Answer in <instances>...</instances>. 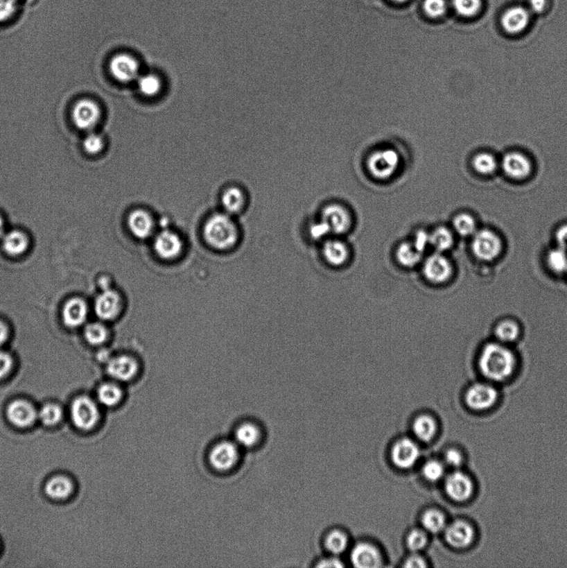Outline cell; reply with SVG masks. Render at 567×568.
Listing matches in <instances>:
<instances>
[{
	"label": "cell",
	"mask_w": 567,
	"mask_h": 568,
	"mask_svg": "<svg viewBox=\"0 0 567 568\" xmlns=\"http://www.w3.org/2000/svg\"><path fill=\"white\" fill-rule=\"evenodd\" d=\"M412 430L419 440L427 442L431 441L435 437L437 426L432 417L421 415L415 420Z\"/></svg>",
	"instance_id": "d6a6232c"
},
{
	"label": "cell",
	"mask_w": 567,
	"mask_h": 568,
	"mask_svg": "<svg viewBox=\"0 0 567 568\" xmlns=\"http://www.w3.org/2000/svg\"><path fill=\"white\" fill-rule=\"evenodd\" d=\"M139 370V364L130 356H121L107 361V373L119 381H129L134 378Z\"/></svg>",
	"instance_id": "ac0fdd59"
},
{
	"label": "cell",
	"mask_w": 567,
	"mask_h": 568,
	"mask_svg": "<svg viewBox=\"0 0 567 568\" xmlns=\"http://www.w3.org/2000/svg\"><path fill=\"white\" fill-rule=\"evenodd\" d=\"M393 1L397 2V3H403V2H406L407 0H393Z\"/></svg>",
	"instance_id": "94428289"
},
{
	"label": "cell",
	"mask_w": 567,
	"mask_h": 568,
	"mask_svg": "<svg viewBox=\"0 0 567 568\" xmlns=\"http://www.w3.org/2000/svg\"><path fill=\"white\" fill-rule=\"evenodd\" d=\"M8 419L17 427L26 428L35 423L37 413L31 404L24 400H15L8 405Z\"/></svg>",
	"instance_id": "e0dca14e"
},
{
	"label": "cell",
	"mask_w": 567,
	"mask_h": 568,
	"mask_svg": "<svg viewBox=\"0 0 567 568\" xmlns=\"http://www.w3.org/2000/svg\"><path fill=\"white\" fill-rule=\"evenodd\" d=\"M424 253L415 248L411 241H403L396 249L395 257L400 265L412 268L423 261Z\"/></svg>",
	"instance_id": "484cf974"
},
{
	"label": "cell",
	"mask_w": 567,
	"mask_h": 568,
	"mask_svg": "<svg viewBox=\"0 0 567 568\" xmlns=\"http://www.w3.org/2000/svg\"><path fill=\"white\" fill-rule=\"evenodd\" d=\"M424 277L428 282L441 285L448 282L453 274V266L445 253L435 252L423 261Z\"/></svg>",
	"instance_id": "277c9868"
},
{
	"label": "cell",
	"mask_w": 567,
	"mask_h": 568,
	"mask_svg": "<svg viewBox=\"0 0 567 568\" xmlns=\"http://www.w3.org/2000/svg\"><path fill=\"white\" fill-rule=\"evenodd\" d=\"M391 455L395 466L399 469L408 470L419 461L420 451L414 441L410 438H402L396 442Z\"/></svg>",
	"instance_id": "9a60e30c"
},
{
	"label": "cell",
	"mask_w": 567,
	"mask_h": 568,
	"mask_svg": "<svg viewBox=\"0 0 567 568\" xmlns=\"http://www.w3.org/2000/svg\"><path fill=\"white\" fill-rule=\"evenodd\" d=\"M222 203L225 211L229 215L239 213L245 207V196L238 187H229L222 196Z\"/></svg>",
	"instance_id": "4316f807"
},
{
	"label": "cell",
	"mask_w": 567,
	"mask_h": 568,
	"mask_svg": "<svg viewBox=\"0 0 567 568\" xmlns=\"http://www.w3.org/2000/svg\"><path fill=\"white\" fill-rule=\"evenodd\" d=\"M45 492L53 499H64L72 494L73 484L64 476H56L46 483Z\"/></svg>",
	"instance_id": "83f0119b"
},
{
	"label": "cell",
	"mask_w": 567,
	"mask_h": 568,
	"mask_svg": "<svg viewBox=\"0 0 567 568\" xmlns=\"http://www.w3.org/2000/svg\"><path fill=\"white\" fill-rule=\"evenodd\" d=\"M503 241L498 233L491 229L478 230L472 236L471 250L479 261H494L503 252Z\"/></svg>",
	"instance_id": "3957f363"
},
{
	"label": "cell",
	"mask_w": 567,
	"mask_h": 568,
	"mask_svg": "<svg viewBox=\"0 0 567 568\" xmlns=\"http://www.w3.org/2000/svg\"><path fill=\"white\" fill-rule=\"evenodd\" d=\"M473 166L477 173L482 175H491L497 171L498 162L493 154L480 153L473 157Z\"/></svg>",
	"instance_id": "e575fe53"
},
{
	"label": "cell",
	"mask_w": 567,
	"mask_h": 568,
	"mask_svg": "<svg viewBox=\"0 0 567 568\" xmlns=\"http://www.w3.org/2000/svg\"><path fill=\"white\" fill-rule=\"evenodd\" d=\"M529 8L534 14H541L548 7V0H528Z\"/></svg>",
	"instance_id": "816d5d0a"
},
{
	"label": "cell",
	"mask_w": 567,
	"mask_h": 568,
	"mask_svg": "<svg viewBox=\"0 0 567 568\" xmlns=\"http://www.w3.org/2000/svg\"><path fill=\"white\" fill-rule=\"evenodd\" d=\"M85 334L87 341L94 345L103 344L107 337L106 327L100 323H93L87 325Z\"/></svg>",
	"instance_id": "b9f144b4"
},
{
	"label": "cell",
	"mask_w": 567,
	"mask_h": 568,
	"mask_svg": "<svg viewBox=\"0 0 567 568\" xmlns=\"http://www.w3.org/2000/svg\"><path fill=\"white\" fill-rule=\"evenodd\" d=\"M322 253L328 264L335 267L345 265L350 257L349 246L340 239H329L325 241Z\"/></svg>",
	"instance_id": "7402d4cb"
},
{
	"label": "cell",
	"mask_w": 567,
	"mask_h": 568,
	"mask_svg": "<svg viewBox=\"0 0 567 568\" xmlns=\"http://www.w3.org/2000/svg\"><path fill=\"white\" fill-rule=\"evenodd\" d=\"M110 70L112 76L123 83L137 81L141 75L139 60L132 54L126 53L116 54L112 58Z\"/></svg>",
	"instance_id": "8992f818"
},
{
	"label": "cell",
	"mask_w": 567,
	"mask_h": 568,
	"mask_svg": "<svg viewBox=\"0 0 567 568\" xmlns=\"http://www.w3.org/2000/svg\"><path fill=\"white\" fill-rule=\"evenodd\" d=\"M503 171L508 178L514 180H524L532 173V162L527 156L520 152H510L501 161Z\"/></svg>",
	"instance_id": "30bf717a"
},
{
	"label": "cell",
	"mask_w": 567,
	"mask_h": 568,
	"mask_svg": "<svg viewBox=\"0 0 567 568\" xmlns=\"http://www.w3.org/2000/svg\"><path fill=\"white\" fill-rule=\"evenodd\" d=\"M108 285H110V282H108L106 278H103L100 281V286L103 288V291L110 289Z\"/></svg>",
	"instance_id": "680465c9"
},
{
	"label": "cell",
	"mask_w": 567,
	"mask_h": 568,
	"mask_svg": "<svg viewBox=\"0 0 567 568\" xmlns=\"http://www.w3.org/2000/svg\"><path fill=\"white\" fill-rule=\"evenodd\" d=\"M203 236L211 248L226 250L238 241L239 233L234 221L227 213H216L208 218L203 228Z\"/></svg>",
	"instance_id": "7a4b0ae2"
},
{
	"label": "cell",
	"mask_w": 567,
	"mask_h": 568,
	"mask_svg": "<svg viewBox=\"0 0 567 568\" xmlns=\"http://www.w3.org/2000/svg\"><path fill=\"white\" fill-rule=\"evenodd\" d=\"M378 155L373 157L372 161L374 168L375 166L381 165V174L379 176H386L387 174V170L385 166L389 169L390 171L393 170V168H395L396 164L398 162V157L396 156V153L391 152V151H385L377 153Z\"/></svg>",
	"instance_id": "7bdbcfd3"
},
{
	"label": "cell",
	"mask_w": 567,
	"mask_h": 568,
	"mask_svg": "<svg viewBox=\"0 0 567 568\" xmlns=\"http://www.w3.org/2000/svg\"><path fill=\"white\" fill-rule=\"evenodd\" d=\"M351 562L353 565L360 568H376L381 565V556L374 546L361 542L352 550Z\"/></svg>",
	"instance_id": "44dd1931"
},
{
	"label": "cell",
	"mask_w": 567,
	"mask_h": 568,
	"mask_svg": "<svg viewBox=\"0 0 567 568\" xmlns=\"http://www.w3.org/2000/svg\"><path fill=\"white\" fill-rule=\"evenodd\" d=\"M182 241L177 235L169 230L162 231L154 241V250L158 257L166 261H172L180 256L182 252Z\"/></svg>",
	"instance_id": "5bb4252c"
},
{
	"label": "cell",
	"mask_w": 567,
	"mask_h": 568,
	"mask_svg": "<svg viewBox=\"0 0 567 568\" xmlns=\"http://www.w3.org/2000/svg\"><path fill=\"white\" fill-rule=\"evenodd\" d=\"M547 263L553 273H567V249L557 246L550 250L547 255Z\"/></svg>",
	"instance_id": "836d02e7"
},
{
	"label": "cell",
	"mask_w": 567,
	"mask_h": 568,
	"mask_svg": "<svg viewBox=\"0 0 567 568\" xmlns=\"http://www.w3.org/2000/svg\"><path fill=\"white\" fill-rule=\"evenodd\" d=\"M424 8L431 18H440L447 12L448 4L446 0H425Z\"/></svg>",
	"instance_id": "bcb514c9"
},
{
	"label": "cell",
	"mask_w": 567,
	"mask_h": 568,
	"mask_svg": "<svg viewBox=\"0 0 567 568\" xmlns=\"http://www.w3.org/2000/svg\"><path fill=\"white\" fill-rule=\"evenodd\" d=\"M326 549L333 554H341L344 553L348 546L347 537L345 534L338 531H333L329 534L325 541Z\"/></svg>",
	"instance_id": "ab89813d"
},
{
	"label": "cell",
	"mask_w": 567,
	"mask_h": 568,
	"mask_svg": "<svg viewBox=\"0 0 567 568\" xmlns=\"http://www.w3.org/2000/svg\"><path fill=\"white\" fill-rule=\"evenodd\" d=\"M319 567H343L344 565L337 558H328L321 561Z\"/></svg>",
	"instance_id": "9f6ffc18"
},
{
	"label": "cell",
	"mask_w": 567,
	"mask_h": 568,
	"mask_svg": "<svg viewBox=\"0 0 567 568\" xmlns=\"http://www.w3.org/2000/svg\"><path fill=\"white\" fill-rule=\"evenodd\" d=\"M33 0H0V23L11 19L23 7L30 6Z\"/></svg>",
	"instance_id": "8d00e7d4"
},
{
	"label": "cell",
	"mask_w": 567,
	"mask_h": 568,
	"mask_svg": "<svg viewBox=\"0 0 567 568\" xmlns=\"http://www.w3.org/2000/svg\"><path fill=\"white\" fill-rule=\"evenodd\" d=\"M422 524L425 529L433 533H437L446 528V519L443 513L437 510H428L422 517Z\"/></svg>",
	"instance_id": "74e56055"
},
{
	"label": "cell",
	"mask_w": 567,
	"mask_h": 568,
	"mask_svg": "<svg viewBox=\"0 0 567 568\" xmlns=\"http://www.w3.org/2000/svg\"><path fill=\"white\" fill-rule=\"evenodd\" d=\"M556 239L558 246L567 249V224L561 225V227L557 230Z\"/></svg>",
	"instance_id": "db71d44e"
},
{
	"label": "cell",
	"mask_w": 567,
	"mask_h": 568,
	"mask_svg": "<svg viewBox=\"0 0 567 568\" xmlns=\"http://www.w3.org/2000/svg\"><path fill=\"white\" fill-rule=\"evenodd\" d=\"M62 415V409L58 405L53 404H45L37 413L42 423L52 426L60 422Z\"/></svg>",
	"instance_id": "60d3db41"
},
{
	"label": "cell",
	"mask_w": 567,
	"mask_h": 568,
	"mask_svg": "<svg viewBox=\"0 0 567 568\" xmlns=\"http://www.w3.org/2000/svg\"><path fill=\"white\" fill-rule=\"evenodd\" d=\"M446 492L456 502H465L473 496L474 485L468 474L460 471L453 472L446 480Z\"/></svg>",
	"instance_id": "7c38bea8"
},
{
	"label": "cell",
	"mask_w": 567,
	"mask_h": 568,
	"mask_svg": "<svg viewBox=\"0 0 567 568\" xmlns=\"http://www.w3.org/2000/svg\"><path fill=\"white\" fill-rule=\"evenodd\" d=\"M72 118L75 126L78 129L91 132L99 123L101 110L98 103L93 100L82 99L75 104Z\"/></svg>",
	"instance_id": "ba28073f"
},
{
	"label": "cell",
	"mask_w": 567,
	"mask_h": 568,
	"mask_svg": "<svg viewBox=\"0 0 567 568\" xmlns=\"http://www.w3.org/2000/svg\"><path fill=\"white\" fill-rule=\"evenodd\" d=\"M426 562L422 558L419 556H412L408 558L405 563H404L405 567H426Z\"/></svg>",
	"instance_id": "11a10c76"
},
{
	"label": "cell",
	"mask_w": 567,
	"mask_h": 568,
	"mask_svg": "<svg viewBox=\"0 0 567 568\" xmlns=\"http://www.w3.org/2000/svg\"><path fill=\"white\" fill-rule=\"evenodd\" d=\"M411 242L419 252L424 253L430 246V232L419 230L415 234Z\"/></svg>",
	"instance_id": "c3c4849f"
},
{
	"label": "cell",
	"mask_w": 567,
	"mask_h": 568,
	"mask_svg": "<svg viewBox=\"0 0 567 568\" xmlns=\"http://www.w3.org/2000/svg\"><path fill=\"white\" fill-rule=\"evenodd\" d=\"M521 327L518 321L506 318L498 321L495 325L494 336L500 343L508 345L518 340Z\"/></svg>",
	"instance_id": "cb8c5ba5"
},
{
	"label": "cell",
	"mask_w": 567,
	"mask_h": 568,
	"mask_svg": "<svg viewBox=\"0 0 567 568\" xmlns=\"http://www.w3.org/2000/svg\"><path fill=\"white\" fill-rule=\"evenodd\" d=\"M128 225L132 235L139 239L145 240L152 236L155 223L151 214L141 209L133 211L128 216Z\"/></svg>",
	"instance_id": "d6986e66"
},
{
	"label": "cell",
	"mask_w": 567,
	"mask_h": 568,
	"mask_svg": "<svg viewBox=\"0 0 567 568\" xmlns=\"http://www.w3.org/2000/svg\"><path fill=\"white\" fill-rule=\"evenodd\" d=\"M3 230H4L3 221L2 219V217L0 216V237L3 236Z\"/></svg>",
	"instance_id": "91938a15"
},
{
	"label": "cell",
	"mask_w": 567,
	"mask_h": 568,
	"mask_svg": "<svg viewBox=\"0 0 567 568\" xmlns=\"http://www.w3.org/2000/svg\"><path fill=\"white\" fill-rule=\"evenodd\" d=\"M141 94L147 98H154L161 93L162 82L157 75L152 73L141 74L136 81Z\"/></svg>",
	"instance_id": "1f68e13d"
},
{
	"label": "cell",
	"mask_w": 567,
	"mask_h": 568,
	"mask_svg": "<svg viewBox=\"0 0 567 568\" xmlns=\"http://www.w3.org/2000/svg\"><path fill=\"white\" fill-rule=\"evenodd\" d=\"M87 307L82 300L75 298L69 300L62 311V318L67 327L74 328L81 325L87 318Z\"/></svg>",
	"instance_id": "603a6c76"
},
{
	"label": "cell",
	"mask_w": 567,
	"mask_h": 568,
	"mask_svg": "<svg viewBox=\"0 0 567 568\" xmlns=\"http://www.w3.org/2000/svg\"><path fill=\"white\" fill-rule=\"evenodd\" d=\"M444 530L446 541L454 549H466L473 544L475 537L474 529L465 521L453 522Z\"/></svg>",
	"instance_id": "2e32d148"
},
{
	"label": "cell",
	"mask_w": 567,
	"mask_h": 568,
	"mask_svg": "<svg viewBox=\"0 0 567 568\" xmlns=\"http://www.w3.org/2000/svg\"><path fill=\"white\" fill-rule=\"evenodd\" d=\"M121 310V299L116 292L104 290L95 300L96 314L102 320L114 319Z\"/></svg>",
	"instance_id": "ffe728a7"
},
{
	"label": "cell",
	"mask_w": 567,
	"mask_h": 568,
	"mask_svg": "<svg viewBox=\"0 0 567 568\" xmlns=\"http://www.w3.org/2000/svg\"><path fill=\"white\" fill-rule=\"evenodd\" d=\"M423 474L428 481H439L444 475V467L439 461H428L423 467Z\"/></svg>",
	"instance_id": "f6af8a7d"
},
{
	"label": "cell",
	"mask_w": 567,
	"mask_h": 568,
	"mask_svg": "<svg viewBox=\"0 0 567 568\" xmlns=\"http://www.w3.org/2000/svg\"><path fill=\"white\" fill-rule=\"evenodd\" d=\"M123 393L121 388L114 384H103L98 388V398L103 405L107 407L115 406L122 399Z\"/></svg>",
	"instance_id": "d590c367"
},
{
	"label": "cell",
	"mask_w": 567,
	"mask_h": 568,
	"mask_svg": "<svg viewBox=\"0 0 567 568\" xmlns=\"http://www.w3.org/2000/svg\"><path fill=\"white\" fill-rule=\"evenodd\" d=\"M454 10L464 18L477 16L482 7V0H453Z\"/></svg>",
	"instance_id": "f35d334b"
},
{
	"label": "cell",
	"mask_w": 567,
	"mask_h": 568,
	"mask_svg": "<svg viewBox=\"0 0 567 568\" xmlns=\"http://www.w3.org/2000/svg\"><path fill=\"white\" fill-rule=\"evenodd\" d=\"M321 221L326 225L329 232L335 235H342L349 232L352 225L351 216L348 210L340 205H331L325 208Z\"/></svg>",
	"instance_id": "4fadbf2b"
},
{
	"label": "cell",
	"mask_w": 567,
	"mask_h": 568,
	"mask_svg": "<svg viewBox=\"0 0 567 568\" xmlns=\"http://www.w3.org/2000/svg\"><path fill=\"white\" fill-rule=\"evenodd\" d=\"M8 337V329L2 321H0V346L6 341Z\"/></svg>",
	"instance_id": "6f0895ef"
},
{
	"label": "cell",
	"mask_w": 567,
	"mask_h": 568,
	"mask_svg": "<svg viewBox=\"0 0 567 568\" xmlns=\"http://www.w3.org/2000/svg\"><path fill=\"white\" fill-rule=\"evenodd\" d=\"M516 357L507 345L496 341L483 346L478 356V368L491 382H503L514 373Z\"/></svg>",
	"instance_id": "6da1fadb"
},
{
	"label": "cell",
	"mask_w": 567,
	"mask_h": 568,
	"mask_svg": "<svg viewBox=\"0 0 567 568\" xmlns=\"http://www.w3.org/2000/svg\"><path fill=\"white\" fill-rule=\"evenodd\" d=\"M260 438L259 428L251 423L241 424L235 432L236 444L245 447V448H251V447L255 446L260 440Z\"/></svg>",
	"instance_id": "f546056e"
},
{
	"label": "cell",
	"mask_w": 567,
	"mask_h": 568,
	"mask_svg": "<svg viewBox=\"0 0 567 568\" xmlns=\"http://www.w3.org/2000/svg\"><path fill=\"white\" fill-rule=\"evenodd\" d=\"M478 223L474 216L462 212L454 216L453 231L462 237H472L478 231Z\"/></svg>",
	"instance_id": "4dcf8cb0"
},
{
	"label": "cell",
	"mask_w": 567,
	"mask_h": 568,
	"mask_svg": "<svg viewBox=\"0 0 567 568\" xmlns=\"http://www.w3.org/2000/svg\"><path fill=\"white\" fill-rule=\"evenodd\" d=\"M71 418L76 427L89 430L98 424L99 409L89 397L80 396L74 399L71 406Z\"/></svg>",
	"instance_id": "5b68a950"
},
{
	"label": "cell",
	"mask_w": 567,
	"mask_h": 568,
	"mask_svg": "<svg viewBox=\"0 0 567 568\" xmlns=\"http://www.w3.org/2000/svg\"><path fill=\"white\" fill-rule=\"evenodd\" d=\"M531 14L527 8L512 6L503 12L501 26L508 35H516L523 33L530 24Z\"/></svg>",
	"instance_id": "8fae6325"
},
{
	"label": "cell",
	"mask_w": 567,
	"mask_h": 568,
	"mask_svg": "<svg viewBox=\"0 0 567 568\" xmlns=\"http://www.w3.org/2000/svg\"><path fill=\"white\" fill-rule=\"evenodd\" d=\"M329 232L326 225H325L323 221H321L320 224H317L314 225L311 228V235L313 237L315 238V239H321V238L327 236Z\"/></svg>",
	"instance_id": "f5cc1de1"
},
{
	"label": "cell",
	"mask_w": 567,
	"mask_h": 568,
	"mask_svg": "<svg viewBox=\"0 0 567 568\" xmlns=\"http://www.w3.org/2000/svg\"><path fill=\"white\" fill-rule=\"evenodd\" d=\"M12 361L10 354L0 352V379H3L12 368Z\"/></svg>",
	"instance_id": "f907efd6"
},
{
	"label": "cell",
	"mask_w": 567,
	"mask_h": 568,
	"mask_svg": "<svg viewBox=\"0 0 567 568\" xmlns=\"http://www.w3.org/2000/svg\"><path fill=\"white\" fill-rule=\"evenodd\" d=\"M2 246L4 252L10 256H19L27 249V237L22 232L12 231L3 236Z\"/></svg>",
	"instance_id": "f1b7e54d"
},
{
	"label": "cell",
	"mask_w": 567,
	"mask_h": 568,
	"mask_svg": "<svg viewBox=\"0 0 567 568\" xmlns=\"http://www.w3.org/2000/svg\"><path fill=\"white\" fill-rule=\"evenodd\" d=\"M239 459L237 444L231 441H223L216 445L209 454L212 467L218 471H227L234 467Z\"/></svg>",
	"instance_id": "9c48e42d"
},
{
	"label": "cell",
	"mask_w": 567,
	"mask_h": 568,
	"mask_svg": "<svg viewBox=\"0 0 567 568\" xmlns=\"http://www.w3.org/2000/svg\"><path fill=\"white\" fill-rule=\"evenodd\" d=\"M445 462L453 467H460L464 462V458L460 451L449 449L445 454Z\"/></svg>",
	"instance_id": "681fc988"
},
{
	"label": "cell",
	"mask_w": 567,
	"mask_h": 568,
	"mask_svg": "<svg viewBox=\"0 0 567 568\" xmlns=\"http://www.w3.org/2000/svg\"><path fill=\"white\" fill-rule=\"evenodd\" d=\"M455 243V233L447 227H436L430 232V248L436 252L446 253L453 248Z\"/></svg>",
	"instance_id": "d4e9b609"
},
{
	"label": "cell",
	"mask_w": 567,
	"mask_h": 568,
	"mask_svg": "<svg viewBox=\"0 0 567 568\" xmlns=\"http://www.w3.org/2000/svg\"><path fill=\"white\" fill-rule=\"evenodd\" d=\"M498 399V392L493 384L476 383L470 386L466 393V404L473 411H487L493 407Z\"/></svg>",
	"instance_id": "52a82bcc"
},
{
	"label": "cell",
	"mask_w": 567,
	"mask_h": 568,
	"mask_svg": "<svg viewBox=\"0 0 567 568\" xmlns=\"http://www.w3.org/2000/svg\"><path fill=\"white\" fill-rule=\"evenodd\" d=\"M427 537L419 530H414L408 534L407 538V545L412 552H419L427 545Z\"/></svg>",
	"instance_id": "7dc6e473"
},
{
	"label": "cell",
	"mask_w": 567,
	"mask_h": 568,
	"mask_svg": "<svg viewBox=\"0 0 567 568\" xmlns=\"http://www.w3.org/2000/svg\"><path fill=\"white\" fill-rule=\"evenodd\" d=\"M105 146L103 137L97 132H89L83 140V148L90 155H97L101 153Z\"/></svg>",
	"instance_id": "ee69618b"
}]
</instances>
